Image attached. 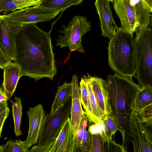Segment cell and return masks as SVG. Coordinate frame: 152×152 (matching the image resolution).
<instances>
[{
	"instance_id": "1",
	"label": "cell",
	"mask_w": 152,
	"mask_h": 152,
	"mask_svg": "<svg viewBox=\"0 0 152 152\" xmlns=\"http://www.w3.org/2000/svg\"><path fill=\"white\" fill-rule=\"evenodd\" d=\"M39 28L36 23L24 24L18 29L15 40L16 58L20 67V78L27 76L36 80H53L56 74L50 33Z\"/></svg>"
},
{
	"instance_id": "2",
	"label": "cell",
	"mask_w": 152,
	"mask_h": 152,
	"mask_svg": "<svg viewBox=\"0 0 152 152\" xmlns=\"http://www.w3.org/2000/svg\"><path fill=\"white\" fill-rule=\"evenodd\" d=\"M111 114L122 134L121 145L124 152H127L132 141L131 120L132 106L134 97L141 87L135 83L132 77L116 73L107 76L104 80Z\"/></svg>"
},
{
	"instance_id": "3",
	"label": "cell",
	"mask_w": 152,
	"mask_h": 152,
	"mask_svg": "<svg viewBox=\"0 0 152 152\" xmlns=\"http://www.w3.org/2000/svg\"><path fill=\"white\" fill-rule=\"evenodd\" d=\"M133 35L117 28L107 47L108 64L115 73L123 76H136Z\"/></svg>"
},
{
	"instance_id": "4",
	"label": "cell",
	"mask_w": 152,
	"mask_h": 152,
	"mask_svg": "<svg viewBox=\"0 0 152 152\" xmlns=\"http://www.w3.org/2000/svg\"><path fill=\"white\" fill-rule=\"evenodd\" d=\"M135 32V77L141 87H152V29L148 27Z\"/></svg>"
},
{
	"instance_id": "5",
	"label": "cell",
	"mask_w": 152,
	"mask_h": 152,
	"mask_svg": "<svg viewBox=\"0 0 152 152\" xmlns=\"http://www.w3.org/2000/svg\"><path fill=\"white\" fill-rule=\"evenodd\" d=\"M91 22L87 18L82 15H76L73 18L66 26H62L60 30L63 36L59 35L56 45L60 49L68 47L70 51H77L84 53L81 45L82 37L89 31L91 28Z\"/></svg>"
},
{
	"instance_id": "6",
	"label": "cell",
	"mask_w": 152,
	"mask_h": 152,
	"mask_svg": "<svg viewBox=\"0 0 152 152\" xmlns=\"http://www.w3.org/2000/svg\"><path fill=\"white\" fill-rule=\"evenodd\" d=\"M71 98L55 111L45 115L37 145H46L54 141L71 114Z\"/></svg>"
},
{
	"instance_id": "7",
	"label": "cell",
	"mask_w": 152,
	"mask_h": 152,
	"mask_svg": "<svg viewBox=\"0 0 152 152\" xmlns=\"http://www.w3.org/2000/svg\"><path fill=\"white\" fill-rule=\"evenodd\" d=\"M60 12L39 4L15 10L2 16L4 19L21 26L27 23L49 21Z\"/></svg>"
},
{
	"instance_id": "8",
	"label": "cell",
	"mask_w": 152,
	"mask_h": 152,
	"mask_svg": "<svg viewBox=\"0 0 152 152\" xmlns=\"http://www.w3.org/2000/svg\"><path fill=\"white\" fill-rule=\"evenodd\" d=\"M132 143L134 152H152V125L142 122L135 112L132 111Z\"/></svg>"
},
{
	"instance_id": "9",
	"label": "cell",
	"mask_w": 152,
	"mask_h": 152,
	"mask_svg": "<svg viewBox=\"0 0 152 152\" xmlns=\"http://www.w3.org/2000/svg\"><path fill=\"white\" fill-rule=\"evenodd\" d=\"M132 0H113V8L124 31L133 35L139 26Z\"/></svg>"
},
{
	"instance_id": "10",
	"label": "cell",
	"mask_w": 152,
	"mask_h": 152,
	"mask_svg": "<svg viewBox=\"0 0 152 152\" xmlns=\"http://www.w3.org/2000/svg\"><path fill=\"white\" fill-rule=\"evenodd\" d=\"M21 26L4 19L0 15V47L12 61L16 58V37Z\"/></svg>"
},
{
	"instance_id": "11",
	"label": "cell",
	"mask_w": 152,
	"mask_h": 152,
	"mask_svg": "<svg viewBox=\"0 0 152 152\" xmlns=\"http://www.w3.org/2000/svg\"><path fill=\"white\" fill-rule=\"evenodd\" d=\"M110 2L106 0H96L94 5L100 20L102 35L110 40L118 27L113 18Z\"/></svg>"
},
{
	"instance_id": "12",
	"label": "cell",
	"mask_w": 152,
	"mask_h": 152,
	"mask_svg": "<svg viewBox=\"0 0 152 152\" xmlns=\"http://www.w3.org/2000/svg\"><path fill=\"white\" fill-rule=\"evenodd\" d=\"M46 113L41 104L34 107H30L27 112L29 120V129L26 140L29 148L33 145L37 143L39 135Z\"/></svg>"
},
{
	"instance_id": "13",
	"label": "cell",
	"mask_w": 152,
	"mask_h": 152,
	"mask_svg": "<svg viewBox=\"0 0 152 152\" xmlns=\"http://www.w3.org/2000/svg\"><path fill=\"white\" fill-rule=\"evenodd\" d=\"M72 88L71 111V122L74 133L76 135L82 120L85 115L80 101V88L77 75L74 74L71 81Z\"/></svg>"
},
{
	"instance_id": "14",
	"label": "cell",
	"mask_w": 152,
	"mask_h": 152,
	"mask_svg": "<svg viewBox=\"0 0 152 152\" xmlns=\"http://www.w3.org/2000/svg\"><path fill=\"white\" fill-rule=\"evenodd\" d=\"M86 76L91 84L102 120L104 119L111 114L107 92L104 86V80L97 77H93L88 73Z\"/></svg>"
},
{
	"instance_id": "15",
	"label": "cell",
	"mask_w": 152,
	"mask_h": 152,
	"mask_svg": "<svg viewBox=\"0 0 152 152\" xmlns=\"http://www.w3.org/2000/svg\"><path fill=\"white\" fill-rule=\"evenodd\" d=\"M56 140L55 152H75L76 137L69 117L64 124Z\"/></svg>"
},
{
	"instance_id": "16",
	"label": "cell",
	"mask_w": 152,
	"mask_h": 152,
	"mask_svg": "<svg viewBox=\"0 0 152 152\" xmlns=\"http://www.w3.org/2000/svg\"><path fill=\"white\" fill-rule=\"evenodd\" d=\"M4 70V80L2 88L9 99L13 95L20 78V67L13 62L5 66Z\"/></svg>"
},
{
	"instance_id": "17",
	"label": "cell",
	"mask_w": 152,
	"mask_h": 152,
	"mask_svg": "<svg viewBox=\"0 0 152 152\" xmlns=\"http://www.w3.org/2000/svg\"><path fill=\"white\" fill-rule=\"evenodd\" d=\"M82 78L86 83L89 94L88 112L86 117L90 124H96L102 120L100 110L88 79L85 75Z\"/></svg>"
},
{
	"instance_id": "18",
	"label": "cell",
	"mask_w": 152,
	"mask_h": 152,
	"mask_svg": "<svg viewBox=\"0 0 152 152\" xmlns=\"http://www.w3.org/2000/svg\"><path fill=\"white\" fill-rule=\"evenodd\" d=\"M152 104V87L144 86L137 93L132 106V111L139 112Z\"/></svg>"
},
{
	"instance_id": "19",
	"label": "cell",
	"mask_w": 152,
	"mask_h": 152,
	"mask_svg": "<svg viewBox=\"0 0 152 152\" xmlns=\"http://www.w3.org/2000/svg\"><path fill=\"white\" fill-rule=\"evenodd\" d=\"M139 26L136 31L148 27L151 24L152 12L142 0H133Z\"/></svg>"
},
{
	"instance_id": "20",
	"label": "cell",
	"mask_w": 152,
	"mask_h": 152,
	"mask_svg": "<svg viewBox=\"0 0 152 152\" xmlns=\"http://www.w3.org/2000/svg\"><path fill=\"white\" fill-rule=\"evenodd\" d=\"M72 94V88L71 83L64 82L61 86L58 87L53 103L51 106L50 112L58 110L71 98Z\"/></svg>"
},
{
	"instance_id": "21",
	"label": "cell",
	"mask_w": 152,
	"mask_h": 152,
	"mask_svg": "<svg viewBox=\"0 0 152 152\" xmlns=\"http://www.w3.org/2000/svg\"><path fill=\"white\" fill-rule=\"evenodd\" d=\"M83 0H41L40 5L56 11L63 12L72 5H77Z\"/></svg>"
},
{
	"instance_id": "22",
	"label": "cell",
	"mask_w": 152,
	"mask_h": 152,
	"mask_svg": "<svg viewBox=\"0 0 152 152\" xmlns=\"http://www.w3.org/2000/svg\"><path fill=\"white\" fill-rule=\"evenodd\" d=\"M15 101L10 100L12 107V114L13 118L14 129V132L17 137L22 134L20 129V125L22 115V105L21 99L15 97Z\"/></svg>"
},
{
	"instance_id": "23",
	"label": "cell",
	"mask_w": 152,
	"mask_h": 152,
	"mask_svg": "<svg viewBox=\"0 0 152 152\" xmlns=\"http://www.w3.org/2000/svg\"><path fill=\"white\" fill-rule=\"evenodd\" d=\"M88 131L91 134H99L106 142L112 140L113 135L110 132L104 119L90 126Z\"/></svg>"
},
{
	"instance_id": "24",
	"label": "cell",
	"mask_w": 152,
	"mask_h": 152,
	"mask_svg": "<svg viewBox=\"0 0 152 152\" xmlns=\"http://www.w3.org/2000/svg\"><path fill=\"white\" fill-rule=\"evenodd\" d=\"M3 152H29L26 141L20 140L15 141L9 140L4 145H2Z\"/></svg>"
},
{
	"instance_id": "25",
	"label": "cell",
	"mask_w": 152,
	"mask_h": 152,
	"mask_svg": "<svg viewBox=\"0 0 152 152\" xmlns=\"http://www.w3.org/2000/svg\"><path fill=\"white\" fill-rule=\"evenodd\" d=\"M89 152H104L106 142L99 134H91L89 133Z\"/></svg>"
},
{
	"instance_id": "26",
	"label": "cell",
	"mask_w": 152,
	"mask_h": 152,
	"mask_svg": "<svg viewBox=\"0 0 152 152\" xmlns=\"http://www.w3.org/2000/svg\"><path fill=\"white\" fill-rule=\"evenodd\" d=\"M80 84L81 102L86 116L88 112L89 94L86 83L82 77Z\"/></svg>"
},
{
	"instance_id": "27",
	"label": "cell",
	"mask_w": 152,
	"mask_h": 152,
	"mask_svg": "<svg viewBox=\"0 0 152 152\" xmlns=\"http://www.w3.org/2000/svg\"><path fill=\"white\" fill-rule=\"evenodd\" d=\"M136 113L141 121L152 125V104L148 105L140 111Z\"/></svg>"
},
{
	"instance_id": "28",
	"label": "cell",
	"mask_w": 152,
	"mask_h": 152,
	"mask_svg": "<svg viewBox=\"0 0 152 152\" xmlns=\"http://www.w3.org/2000/svg\"><path fill=\"white\" fill-rule=\"evenodd\" d=\"M88 120L86 116L85 115L81 122L79 128L76 133V145L75 152H81V142L83 137L84 129L87 126Z\"/></svg>"
},
{
	"instance_id": "29",
	"label": "cell",
	"mask_w": 152,
	"mask_h": 152,
	"mask_svg": "<svg viewBox=\"0 0 152 152\" xmlns=\"http://www.w3.org/2000/svg\"><path fill=\"white\" fill-rule=\"evenodd\" d=\"M18 6L17 0H0V13L17 10Z\"/></svg>"
},
{
	"instance_id": "30",
	"label": "cell",
	"mask_w": 152,
	"mask_h": 152,
	"mask_svg": "<svg viewBox=\"0 0 152 152\" xmlns=\"http://www.w3.org/2000/svg\"><path fill=\"white\" fill-rule=\"evenodd\" d=\"M56 140L48 144L39 146L37 145L32 147L29 152H55Z\"/></svg>"
},
{
	"instance_id": "31",
	"label": "cell",
	"mask_w": 152,
	"mask_h": 152,
	"mask_svg": "<svg viewBox=\"0 0 152 152\" xmlns=\"http://www.w3.org/2000/svg\"><path fill=\"white\" fill-rule=\"evenodd\" d=\"M87 126L84 128L81 142L82 152H89L90 151L89 133L86 130Z\"/></svg>"
},
{
	"instance_id": "32",
	"label": "cell",
	"mask_w": 152,
	"mask_h": 152,
	"mask_svg": "<svg viewBox=\"0 0 152 152\" xmlns=\"http://www.w3.org/2000/svg\"><path fill=\"white\" fill-rule=\"evenodd\" d=\"M104 152H124L122 145L115 142L112 140L106 142Z\"/></svg>"
},
{
	"instance_id": "33",
	"label": "cell",
	"mask_w": 152,
	"mask_h": 152,
	"mask_svg": "<svg viewBox=\"0 0 152 152\" xmlns=\"http://www.w3.org/2000/svg\"><path fill=\"white\" fill-rule=\"evenodd\" d=\"M18 1V10L34 6L39 4L41 0H17Z\"/></svg>"
},
{
	"instance_id": "34",
	"label": "cell",
	"mask_w": 152,
	"mask_h": 152,
	"mask_svg": "<svg viewBox=\"0 0 152 152\" xmlns=\"http://www.w3.org/2000/svg\"><path fill=\"white\" fill-rule=\"evenodd\" d=\"M104 120L106 122L110 132L112 135L118 130L117 124L112 116L110 115H108Z\"/></svg>"
},
{
	"instance_id": "35",
	"label": "cell",
	"mask_w": 152,
	"mask_h": 152,
	"mask_svg": "<svg viewBox=\"0 0 152 152\" xmlns=\"http://www.w3.org/2000/svg\"><path fill=\"white\" fill-rule=\"evenodd\" d=\"M12 61L0 47V68L3 69L5 66L12 62Z\"/></svg>"
},
{
	"instance_id": "36",
	"label": "cell",
	"mask_w": 152,
	"mask_h": 152,
	"mask_svg": "<svg viewBox=\"0 0 152 152\" xmlns=\"http://www.w3.org/2000/svg\"><path fill=\"white\" fill-rule=\"evenodd\" d=\"M10 113L9 108H7L0 116V138L1 137V133L4 124L6 119L7 118Z\"/></svg>"
},
{
	"instance_id": "37",
	"label": "cell",
	"mask_w": 152,
	"mask_h": 152,
	"mask_svg": "<svg viewBox=\"0 0 152 152\" xmlns=\"http://www.w3.org/2000/svg\"><path fill=\"white\" fill-rule=\"evenodd\" d=\"M8 108L7 101L0 102V116Z\"/></svg>"
},
{
	"instance_id": "38",
	"label": "cell",
	"mask_w": 152,
	"mask_h": 152,
	"mask_svg": "<svg viewBox=\"0 0 152 152\" xmlns=\"http://www.w3.org/2000/svg\"><path fill=\"white\" fill-rule=\"evenodd\" d=\"M9 99L7 94L2 87H0V102L7 101Z\"/></svg>"
},
{
	"instance_id": "39",
	"label": "cell",
	"mask_w": 152,
	"mask_h": 152,
	"mask_svg": "<svg viewBox=\"0 0 152 152\" xmlns=\"http://www.w3.org/2000/svg\"><path fill=\"white\" fill-rule=\"evenodd\" d=\"M149 8L152 11V0H142Z\"/></svg>"
},
{
	"instance_id": "40",
	"label": "cell",
	"mask_w": 152,
	"mask_h": 152,
	"mask_svg": "<svg viewBox=\"0 0 152 152\" xmlns=\"http://www.w3.org/2000/svg\"><path fill=\"white\" fill-rule=\"evenodd\" d=\"M0 152H3V148L2 145H0Z\"/></svg>"
},
{
	"instance_id": "41",
	"label": "cell",
	"mask_w": 152,
	"mask_h": 152,
	"mask_svg": "<svg viewBox=\"0 0 152 152\" xmlns=\"http://www.w3.org/2000/svg\"><path fill=\"white\" fill-rule=\"evenodd\" d=\"M106 0L110 2H111L113 3V0Z\"/></svg>"
}]
</instances>
